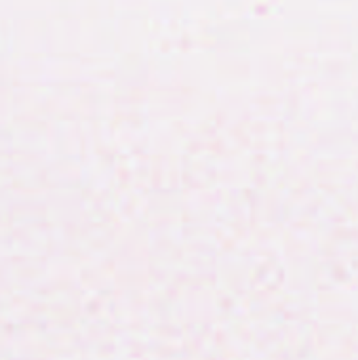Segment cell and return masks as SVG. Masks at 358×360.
Wrapping results in <instances>:
<instances>
[]
</instances>
